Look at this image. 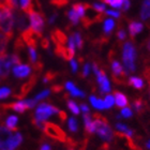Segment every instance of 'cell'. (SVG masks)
<instances>
[{"label":"cell","instance_id":"obj_1","mask_svg":"<svg viewBox=\"0 0 150 150\" xmlns=\"http://www.w3.org/2000/svg\"><path fill=\"white\" fill-rule=\"evenodd\" d=\"M92 117H93L94 133H97L104 141L112 142L114 138V132L108 125V120L104 116L100 115L98 112H94Z\"/></svg>","mask_w":150,"mask_h":150},{"label":"cell","instance_id":"obj_2","mask_svg":"<svg viewBox=\"0 0 150 150\" xmlns=\"http://www.w3.org/2000/svg\"><path fill=\"white\" fill-rule=\"evenodd\" d=\"M135 59H136V50L132 41H127L123 44V50H122V61L125 64V72L134 73L136 70L135 66Z\"/></svg>","mask_w":150,"mask_h":150},{"label":"cell","instance_id":"obj_3","mask_svg":"<svg viewBox=\"0 0 150 150\" xmlns=\"http://www.w3.org/2000/svg\"><path fill=\"white\" fill-rule=\"evenodd\" d=\"M43 132L45 133L46 136H48L50 138L54 139V141H58L61 143H66L68 139L66 132L63 131L62 129L60 128L59 125H57L54 122H46L44 123Z\"/></svg>","mask_w":150,"mask_h":150},{"label":"cell","instance_id":"obj_4","mask_svg":"<svg viewBox=\"0 0 150 150\" xmlns=\"http://www.w3.org/2000/svg\"><path fill=\"white\" fill-rule=\"evenodd\" d=\"M13 26H14V16H13L12 10L6 8L3 11V14L0 18V31L4 35L13 37Z\"/></svg>","mask_w":150,"mask_h":150},{"label":"cell","instance_id":"obj_5","mask_svg":"<svg viewBox=\"0 0 150 150\" xmlns=\"http://www.w3.org/2000/svg\"><path fill=\"white\" fill-rule=\"evenodd\" d=\"M110 66H112V81H115L116 84L122 85L127 81V75L128 73L123 70V67L121 66V63L114 59L112 53L110 54Z\"/></svg>","mask_w":150,"mask_h":150},{"label":"cell","instance_id":"obj_6","mask_svg":"<svg viewBox=\"0 0 150 150\" xmlns=\"http://www.w3.org/2000/svg\"><path fill=\"white\" fill-rule=\"evenodd\" d=\"M28 17L30 21V28L33 30L35 33H37L39 37L42 38L44 26H45L44 16L41 15L40 13L35 11V10H32L31 12L28 13Z\"/></svg>","mask_w":150,"mask_h":150},{"label":"cell","instance_id":"obj_7","mask_svg":"<svg viewBox=\"0 0 150 150\" xmlns=\"http://www.w3.org/2000/svg\"><path fill=\"white\" fill-rule=\"evenodd\" d=\"M92 67H93L94 74L97 76L98 84L100 86L101 93H103V94L108 93L110 91V81H108L106 74H105V71H104L103 69H101L97 62L92 63Z\"/></svg>","mask_w":150,"mask_h":150},{"label":"cell","instance_id":"obj_8","mask_svg":"<svg viewBox=\"0 0 150 150\" xmlns=\"http://www.w3.org/2000/svg\"><path fill=\"white\" fill-rule=\"evenodd\" d=\"M60 110L54 105H50V104L47 103H41L35 110V118L37 120H40V121H45L48 117L55 115V114H58Z\"/></svg>","mask_w":150,"mask_h":150},{"label":"cell","instance_id":"obj_9","mask_svg":"<svg viewBox=\"0 0 150 150\" xmlns=\"http://www.w3.org/2000/svg\"><path fill=\"white\" fill-rule=\"evenodd\" d=\"M37 81H38V74H33L31 77L29 78L28 81H26L25 84L21 87V89L18 90V92H17V93L13 94V97L16 98V99H18V100H22V99H24V98H25L26 96H27V94H28L29 92L32 90V88L35 86Z\"/></svg>","mask_w":150,"mask_h":150},{"label":"cell","instance_id":"obj_10","mask_svg":"<svg viewBox=\"0 0 150 150\" xmlns=\"http://www.w3.org/2000/svg\"><path fill=\"white\" fill-rule=\"evenodd\" d=\"M50 40L53 41L55 46H59V45H67L68 43V37L63 31L59 29H54L50 32Z\"/></svg>","mask_w":150,"mask_h":150},{"label":"cell","instance_id":"obj_11","mask_svg":"<svg viewBox=\"0 0 150 150\" xmlns=\"http://www.w3.org/2000/svg\"><path fill=\"white\" fill-rule=\"evenodd\" d=\"M13 136L12 132L4 125H0V150H8V143Z\"/></svg>","mask_w":150,"mask_h":150},{"label":"cell","instance_id":"obj_12","mask_svg":"<svg viewBox=\"0 0 150 150\" xmlns=\"http://www.w3.org/2000/svg\"><path fill=\"white\" fill-rule=\"evenodd\" d=\"M1 108L2 110H15V112H19V114H23L24 112H26L27 110H29L27 104H26V101H18V102H13V103H8V104H1Z\"/></svg>","mask_w":150,"mask_h":150},{"label":"cell","instance_id":"obj_13","mask_svg":"<svg viewBox=\"0 0 150 150\" xmlns=\"http://www.w3.org/2000/svg\"><path fill=\"white\" fill-rule=\"evenodd\" d=\"M31 73V67L29 64H19L13 68V74L17 78H26Z\"/></svg>","mask_w":150,"mask_h":150},{"label":"cell","instance_id":"obj_14","mask_svg":"<svg viewBox=\"0 0 150 150\" xmlns=\"http://www.w3.org/2000/svg\"><path fill=\"white\" fill-rule=\"evenodd\" d=\"M14 21H15L16 28H17L18 31L24 32L26 29L28 28V19H27V16L25 15V13L17 12Z\"/></svg>","mask_w":150,"mask_h":150},{"label":"cell","instance_id":"obj_15","mask_svg":"<svg viewBox=\"0 0 150 150\" xmlns=\"http://www.w3.org/2000/svg\"><path fill=\"white\" fill-rule=\"evenodd\" d=\"M129 33H130V37L133 40L138 33H141L144 29V25L139 22H136V21H131L129 23Z\"/></svg>","mask_w":150,"mask_h":150},{"label":"cell","instance_id":"obj_16","mask_svg":"<svg viewBox=\"0 0 150 150\" xmlns=\"http://www.w3.org/2000/svg\"><path fill=\"white\" fill-rule=\"evenodd\" d=\"M114 98H115V103L117 105V107H119V108L128 107V104H129L128 98L125 97L122 92L115 90L114 91Z\"/></svg>","mask_w":150,"mask_h":150},{"label":"cell","instance_id":"obj_17","mask_svg":"<svg viewBox=\"0 0 150 150\" xmlns=\"http://www.w3.org/2000/svg\"><path fill=\"white\" fill-rule=\"evenodd\" d=\"M22 142H23L22 134L18 133V132H16L15 134H13V136L11 137L9 143H8V150H15L19 145L22 144Z\"/></svg>","mask_w":150,"mask_h":150},{"label":"cell","instance_id":"obj_18","mask_svg":"<svg viewBox=\"0 0 150 150\" xmlns=\"http://www.w3.org/2000/svg\"><path fill=\"white\" fill-rule=\"evenodd\" d=\"M66 89L68 91H70V93L72 94L73 97L77 98H85V92L84 91L79 90L72 81H67L66 83Z\"/></svg>","mask_w":150,"mask_h":150},{"label":"cell","instance_id":"obj_19","mask_svg":"<svg viewBox=\"0 0 150 150\" xmlns=\"http://www.w3.org/2000/svg\"><path fill=\"white\" fill-rule=\"evenodd\" d=\"M133 107L135 108V110H136L138 115H142L145 110H147V104H146V102H145L143 98H136L133 101Z\"/></svg>","mask_w":150,"mask_h":150},{"label":"cell","instance_id":"obj_20","mask_svg":"<svg viewBox=\"0 0 150 150\" xmlns=\"http://www.w3.org/2000/svg\"><path fill=\"white\" fill-rule=\"evenodd\" d=\"M84 122H85V131L87 134H92L94 133V127H93V120L89 112L84 114Z\"/></svg>","mask_w":150,"mask_h":150},{"label":"cell","instance_id":"obj_21","mask_svg":"<svg viewBox=\"0 0 150 150\" xmlns=\"http://www.w3.org/2000/svg\"><path fill=\"white\" fill-rule=\"evenodd\" d=\"M12 38H10L9 35H4L2 32H0V57H2L6 55V47H8V44H9V41L11 40Z\"/></svg>","mask_w":150,"mask_h":150},{"label":"cell","instance_id":"obj_22","mask_svg":"<svg viewBox=\"0 0 150 150\" xmlns=\"http://www.w3.org/2000/svg\"><path fill=\"white\" fill-rule=\"evenodd\" d=\"M128 84L135 89H137V90H143L145 87L144 81L141 77H137V76H132V77L129 78Z\"/></svg>","mask_w":150,"mask_h":150},{"label":"cell","instance_id":"obj_23","mask_svg":"<svg viewBox=\"0 0 150 150\" xmlns=\"http://www.w3.org/2000/svg\"><path fill=\"white\" fill-rule=\"evenodd\" d=\"M141 18L143 21H147L150 18V0H145L143 2L141 10Z\"/></svg>","mask_w":150,"mask_h":150},{"label":"cell","instance_id":"obj_24","mask_svg":"<svg viewBox=\"0 0 150 150\" xmlns=\"http://www.w3.org/2000/svg\"><path fill=\"white\" fill-rule=\"evenodd\" d=\"M73 10H74V12L77 14V16L79 17V18L83 21L85 17V15H86V3H75V4H73Z\"/></svg>","mask_w":150,"mask_h":150},{"label":"cell","instance_id":"obj_25","mask_svg":"<svg viewBox=\"0 0 150 150\" xmlns=\"http://www.w3.org/2000/svg\"><path fill=\"white\" fill-rule=\"evenodd\" d=\"M17 121H18V118L16 116H9L6 121V128L10 131H17Z\"/></svg>","mask_w":150,"mask_h":150},{"label":"cell","instance_id":"obj_26","mask_svg":"<svg viewBox=\"0 0 150 150\" xmlns=\"http://www.w3.org/2000/svg\"><path fill=\"white\" fill-rule=\"evenodd\" d=\"M114 28H115V22L112 18L106 19L103 24V31L105 33V37H110Z\"/></svg>","mask_w":150,"mask_h":150},{"label":"cell","instance_id":"obj_27","mask_svg":"<svg viewBox=\"0 0 150 150\" xmlns=\"http://www.w3.org/2000/svg\"><path fill=\"white\" fill-rule=\"evenodd\" d=\"M89 100H90L91 104H92V106H93L94 108H97V110H106L104 100L98 99V98H96L94 96H91V97L89 98Z\"/></svg>","mask_w":150,"mask_h":150},{"label":"cell","instance_id":"obj_28","mask_svg":"<svg viewBox=\"0 0 150 150\" xmlns=\"http://www.w3.org/2000/svg\"><path fill=\"white\" fill-rule=\"evenodd\" d=\"M71 35H73V39H74L76 47H77L78 50H83V46H84V40H83L81 33L77 31H75V32H72Z\"/></svg>","mask_w":150,"mask_h":150},{"label":"cell","instance_id":"obj_29","mask_svg":"<svg viewBox=\"0 0 150 150\" xmlns=\"http://www.w3.org/2000/svg\"><path fill=\"white\" fill-rule=\"evenodd\" d=\"M116 129H117V131L121 132V133H123L125 135H129V136H132L133 133H134L133 130H131L129 127H127L125 125H122V123H117L116 125Z\"/></svg>","mask_w":150,"mask_h":150},{"label":"cell","instance_id":"obj_30","mask_svg":"<svg viewBox=\"0 0 150 150\" xmlns=\"http://www.w3.org/2000/svg\"><path fill=\"white\" fill-rule=\"evenodd\" d=\"M67 14H68V17H69V21L71 22V24H72V25H77L78 22H79V17H78L77 14L74 12V10L73 9L69 10V11L67 12Z\"/></svg>","mask_w":150,"mask_h":150},{"label":"cell","instance_id":"obj_31","mask_svg":"<svg viewBox=\"0 0 150 150\" xmlns=\"http://www.w3.org/2000/svg\"><path fill=\"white\" fill-rule=\"evenodd\" d=\"M67 104H68V107L69 110L74 114V115H78L79 114V107L77 106V104L75 103L74 101L72 100H68L67 101Z\"/></svg>","mask_w":150,"mask_h":150},{"label":"cell","instance_id":"obj_32","mask_svg":"<svg viewBox=\"0 0 150 150\" xmlns=\"http://www.w3.org/2000/svg\"><path fill=\"white\" fill-rule=\"evenodd\" d=\"M4 4H6L10 10H17L18 8V0H4Z\"/></svg>","mask_w":150,"mask_h":150},{"label":"cell","instance_id":"obj_33","mask_svg":"<svg viewBox=\"0 0 150 150\" xmlns=\"http://www.w3.org/2000/svg\"><path fill=\"white\" fill-rule=\"evenodd\" d=\"M12 90L8 87H1L0 88V100H3V99H6V98L10 97Z\"/></svg>","mask_w":150,"mask_h":150},{"label":"cell","instance_id":"obj_34","mask_svg":"<svg viewBox=\"0 0 150 150\" xmlns=\"http://www.w3.org/2000/svg\"><path fill=\"white\" fill-rule=\"evenodd\" d=\"M102 1L106 4H110L112 8H121L123 2V0H102Z\"/></svg>","mask_w":150,"mask_h":150},{"label":"cell","instance_id":"obj_35","mask_svg":"<svg viewBox=\"0 0 150 150\" xmlns=\"http://www.w3.org/2000/svg\"><path fill=\"white\" fill-rule=\"evenodd\" d=\"M104 103H105V106H106V110L112 107V105L115 104V98L110 96V94H107L105 99H104Z\"/></svg>","mask_w":150,"mask_h":150},{"label":"cell","instance_id":"obj_36","mask_svg":"<svg viewBox=\"0 0 150 150\" xmlns=\"http://www.w3.org/2000/svg\"><path fill=\"white\" fill-rule=\"evenodd\" d=\"M57 77V73L55 72H47L46 74L44 75V77H43V81L45 83V84H47V83H50V81H53L55 78Z\"/></svg>","mask_w":150,"mask_h":150},{"label":"cell","instance_id":"obj_37","mask_svg":"<svg viewBox=\"0 0 150 150\" xmlns=\"http://www.w3.org/2000/svg\"><path fill=\"white\" fill-rule=\"evenodd\" d=\"M68 127H69V130L71 132H76L77 131V121H76V119L75 118H70L69 119V122H68Z\"/></svg>","mask_w":150,"mask_h":150},{"label":"cell","instance_id":"obj_38","mask_svg":"<svg viewBox=\"0 0 150 150\" xmlns=\"http://www.w3.org/2000/svg\"><path fill=\"white\" fill-rule=\"evenodd\" d=\"M50 89H46V90L42 91V92H40L39 94H37V97L35 98V100L37 101H40V100H43V99H45V98H47L48 96H50Z\"/></svg>","mask_w":150,"mask_h":150},{"label":"cell","instance_id":"obj_39","mask_svg":"<svg viewBox=\"0 0 150 150\" xmlns=\"http://www.w3.org/2000/svg\"><path fill=\"white\" fill-rule=\"evenodd\" d=\"M121 116L125 117V118H131L133 116V112H132V110L130 107H125L121 110Z\"/></svg>","mask_w":150,"mask_h":150},{"label":"cell","instance_id":"obj_40","mask_svg":"<svg viewBox=\"0 0 150 150\" xmlns=\"http://www.w3.org/2000/svg\"><path fill=\"white\" fill-rule=\"evenodd\" d=\"M96 11L98 13H100V14H105V6L104 4H101V3H94L93 6H92Z\"/></svg>","mask_w":150,"mask_h":150},{"label":"cell","instance_id":"obj_41","mask_svg":"<svg viewBox=\"0 0 150 150\" xmlns=\"http://www.w3.org/2000/svg\"><path fill=\"white\" fill-rule=\"evenodd\" d=\"M68 2H69V0H52V3L54 6H59V8L64 6L66 4H68Z\"/></svg>","mask_w":150,"mask_h":150},{"label":"cell","instance_id":"obj_42","mask_svg":"<svg viewBox=\"0 0 150 150\" xmlns=\"http://www.w3.org/2000/svg\"><path fill=\"white\" fill-rule=\"evenodd\" d=\"M117 38H118L119 41H125V38H127V33L122 28H120L119 30H117Z\"/></svg>","mask_w":150,"mask_h":150},{"label":"cell","instance_id":"obj_43","mask_svg":"<svg viewBox=\"0 0 150 150\" xmlns=\"http://www.w3.org/2000/svg\"><path fill=\"white\" fill-rule=\"evenodd\" d=\"M90 73V64L89 63H86L84 66V69H83V72H81V76L83 77H87Z\"/></svg>","mask_w":150,"mask_h":150},{"label":"cell","instance_id":"obj_44","mask_svg":"<svg viewBox=\"0 0 150 150\" xmlns=\"http://www.w3.org/2000/svg\"><path fill=\"white\" fill-rule=\"evenodd\" d=\"M130 6H131V2H130V0H123V2H122V6L120 9L123 11V12H127L129 9H130Z\"/></svg>","mask_w":150,"mask_h":150},{"label":"cell","instance_id":"obj_45","mask_svg":"<svg viewBox=\"0 0 150 150\" xmlns=\"http://www.w3.org/2000/svg\"><path fill=\"white\" fill-rule=\"evenodd\" d=\"M41 46L43 47L44 50H48L50 48V40L46 39V38H43L42 41H41Z\"/></svg>","mask_w":150,"mask_h":150},{"label":"cell","instance_id":"obj_46","mask_svg":"<svg viewBox=\"0 0 150 150\" xmlns=\"http://www.w3.org/2000/svg\"><path fill=\"white\" fill-rule=\"evenodd\" d=\"M62 90H63V87L61 85H53V86H52V91L55 92V93H59V92H61Z\"/></svg>","mask_w":150,"mask_h":150},{"label":"cell","instance_id":"obj_47","mask_svg":"<svg viewBox=\"0 0 150 150\" xmlns=\"http://www.w3.org/2000/svg\"><path fill=\"white\" fill-rule=\"evenodd\" d=\"M105 14H106V15L112 16V17H116V18L120 17V13L117 12V11H112V10H108V11H105Z\"/></svg>","mask_w":150,"mask_h":150},{"label":"cell","instance_id":"obj_48","mask_svg":"<svg viewBox=\"0 0 150 150\" xmlns=\"http://www.w3.org/2000/svg\"><path fill=\"white\" fill-rule=\"evenodd\" d=\"M58 115H59L60 120H61L62 122L66 121L67 118H68V115H67V112H62V110H60V112H58Z\"/></svg>","mask_w":150,"mask_h":150},{"label":"cell","instance_id":"obj_49","mask_svg":"<svg viewBox=\"0 0 150 150\" xmlns=\"http://www.w3.org/2000/svg\"><path fill=\"white\" fill-rule=\"evenodd\" d=\"M81 110H83V112H84L85 114H87V112H90V110H89V107H88L85 103H81Z\"/></svg>","mask_w":150,"mask_h":150},{"label":"cell","instance_id":"obj_50","mask_svg":"<svg viewBox=\"0 0 150 150\" xmlns=\"http://www.w3.org/2000/svg\"><path fill=\"white\" fill-rule=\"evenodd\" d=\"M71 68H72L73 72H76V71H77V62H76L74 59L71 60Z\"/></svg>","mask_w":150,"mask_h":150},{"label":"cell","instance_id":"obj_51","mask_svg":"<svg viewBox=\"0 0 150 150\" xmlns=\"http://www.w3.org/2000/svg\"><path fill=\"white\" fill-rule=\"evenodd\" d=\"M57 17H58L57 13H54L53 15L50 16V21H48V23H50V24H54V23H55V21H56Z\"/></svg>","mask_w":150,"mask_h":150},{"label":"cell","instance_id":"obj_52","mask_svg":"<svg viewBox=\"0 0 150 150\" xmlns=\"http://www.w3.org/2000/svg\"><path fill=\"white\" fill-rule=\"evenodd\" d=\"M86 144H87V139L85 141V145H84V146H81V149H79V150H86Z\"/></svg>","mask_w":150,"mask_h":150},{"label":"cell","instance_id":"obj_53","mask_svg":"<svg viewBox=\"0 0 150 150\" xmlns=\"http://www.w3.org/2000/svg\"><path fill=\"white\" fill-rule=\"evenodd\" d=\"M3 78H2V73H1V69H0V81H2Z\"/></svg>","mask_w":150,"mask_h":150},{"label":"cell","instance_id":"obj_54","mask_svg":"<svg viewBox=\"0 0 150 150\" xmlns=\"http://www.w3.org/2000/svg\"><path fill=\"white\" fill-rule=\"evenodd\" d=\"M68 150H75V147H68Z\"/></svg>","mask_w":150,"mask_h":150},{"label":"cell","instance_id":"obj_55","mask_svg":"<svg viewBox=\"0 0 150 150\" xmlns=\"http://www.w3.org/2000/svg\"><path fill=\"white\" fill-rule=\"evenodd\" d=\"M146 145H147V148H149V149H150V141L148 142V143H147Z\"/></svg>","mask_w":150,"mask_h":150}]
</instances>
